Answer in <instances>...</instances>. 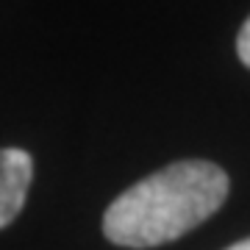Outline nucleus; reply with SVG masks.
Segmentation results:
<instances>
[{
  "label": "nucleus",
  "mask_w": 250,
  "mask_h": 250,
  "mask_svg": "<svg viewBox=\"0 0 250 250\" xmlns=\"http://www.w3.org/2000/svg\"><path fill=\"white\" fill-rule=\"evenodd\" d=\"M228 195V175L211 161H178L125 189L103 217V233L123 248H156L192 231Z\"/></svg>",
  "instance_id": "f257e3e1"
},
{
  "label": "nucleus",
  "mask_w": 250,
  "mask_h": 250,
  "mask_svg": "<svg viewBox=\"0 0 250 250\" xmlns=\"http://www.w3.org/2000/svg\"><path fill=\"white\" fill-rule=\"evenodd\" d=\"M31 175H34L31 153L20 147H0V228L17 220L25 203Z\"/></svg>",
  "instance_id": "f03ea898"
},
{
  "label": "nucleus",
  "mask_w": 250,
  "mask_h": 250,
  "mask_svg": "<svg viewBox=\"0 0 250 250\" xmlns=\"http://www.w3.org/2000/svg\"><path fill=\"white\" fill-rule=\"evenodd\" d=\"M236 53H239V59L250 67V17H248V22L242 25V31H239V39H236Z\"/></svg>",
  "instance_id": "7ed1b4c3"
},
{
  "label": "nucleus",
  "mask_w": 250,
  "mask_h": 250,
  "mask_svg": "<svg viewBox=\"0 0 250 250\" xmlns=\"http://www.w3.org/2000/svg\"><path fill=\"white\" fill-rule=\"evenodd\" d=\"M228 250H250V239H242V242H236V245H231Z\"/></svg>",
  "instance_id": "20e7f679"
}]
</instances>
